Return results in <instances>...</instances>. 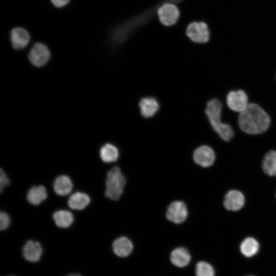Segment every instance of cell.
I'll return each instance as SVG.
<instances>
[{
  "label": "cell",
  "instance_id": "d6986e66",
  "mask_svg": "<svg viewBox=\"0 0 276 276\" xmlns=\"http://www.w3.org/2000/svg\"><path fill=\"white\" fill-rule=\"evenodd\" d=\"M52 217L55 225L62 228L69 227L74 221L73 214L66 210H60L55 212Z\"/></svg>",
  "mask_w": 276,
  "mask_h": 276
},
{
  "label": "cell",
  "instance_id": "9c48e42d",
  "mask_svg": "<svg viewBox=\"0 0 276 276\" xmlns=\"http://www.w3.org/2000/svg\"><path fill=\"white\" fill-rule=\"evenodd\" d=\"M215 155L213 150L208 146L197 148L193 153V159L196 164L202 167H208L214 163Z\"/></svg>",
  "mask_w": 276,
  "mask_h": 276
},
{
  "label": "cell",
  "instance_id": "277c9868",
  "mask_svg": "<svg viewBox=\"0 0 276 276\" xmlns=\"http://www.w3.org/2000/svg\"><path fill=\"white\" fill-rule=\"evenodd\" d=\"M186 34L192 41L198 43H205L210 38L208 25L203 21L190 22L186 27Z\"/></svg>",
  "mask_w": 276,
  "mask_h": 276
},
{
  "label": "cell",
  "instance_id": "7a4b0ae2",
  "mask_svg": "<svg viewBox=\"0 0 276 276\" xmlns=\"http://www.w3.org/2000/svg\"><path fill=\"white\" fill-rule=\"evenodd\" d=\"M221 103L217 99L209 101L206 105L205 113L213 129L220 137L225 141H228L234 136L232 127L223 124L220 121Z\"/></svg>",
  "mask_w": 276,
  "mask_h": 276
},
{
  "label": "cell",
  "instance_id": "8992f818",
  "mask_svg": "<svg viewBox=\"0 0 276 276\" xmlns=\"http://www.w3.org/2000/svg\"><path fill=\"white\" fill-rule=\"evenodd\" d=\"M50 58V52L49 48L41 42L34 43L28 54L30 62L37 67L44 65Z\"/></svg>",
  "mask_w": 276,
  "mask_h": 276
},
{
  "label": "cell",
  "instance_id": "cb8c5ba5",
  "mask_svg": "<svg viewBox=\"0 0 276 276\" xmlns=\"http://www.w3.org/2000/svg\"><path fill=\"white\" fill-rule=\"evenodd\" d=\"M10 223V218L9 215L4 211L0 212V229L4 231L8 228Z\"/></svg>",
  "mask_w": 276,
  "mask_h": 276
},
{
  "label": "cell",
  "instance_id": "5bb4252c",
  "mask_svg": "<svg viewBox=\"0 0 276 276\" xmlns=\"http://www.w3.org/2000/svg\"><path fill=\"white\" fill-rule=\"evenodd\" d=\"M244 201V197L241 192L231 190L225 195L223 204L227 210L236 211L243 207Z\"/></svg>",
  "mask_w": 276,
  "mask_h": 276
},
{
  "label": "cell",
  "instance_id": "83f0119b",
  "mask_svg": "<svg viewBox=\"0 0 276 276\" xmlns=\"http://www.w3.org/2000/svg\"><path fill=\"white\" fill-rule=\"evenodd\" d=\"M10 276H13V275H10Z\"/></svg>",
  "mask_w": 276,
  "mask_h": 276
},
{
  "label": "cell",
  "instance_id": "7c38bea8",
  "mask_svg": "<svg viewBox=\"0 0 276 276\" xmlns=\"http://www.w3.org/2000/svg\"><path fill=\"white\" fill-rule=\"evenodd\" d=\"M10 40L14 49L21 50L28 45L30 40V36L25 29L15 27L10 32Z\"/></svg>",
  "mask_w": 276,
  "mask_h": 276
},
{
  "label": "cell",
  "instance_id": "ffe728a7",
  "mask_svg": "<svg viewBox=\"0 0 276 276\" xmlns=\"http://www.w3.org/2000/svg\"><path fill=\"white\" fill-rule=\"evenodd\" d=\"M119 156L118 149L113 145L107 143L100 150V156L101 160L106 163L116 162Z\"/></svg>",
  "mask_w": 276,
  "mask_h": 276
},
{
  "label": "cell",
  "instance_id": "e0dca14e",
  "mask_svg": "<svg viewBox=\"0 0 276 276\" xmlns=\"http://www.w3.org/2000/svg\"><path fill=\"white\" fill-rule=\"evenodd\" d=\"M90 202L88 195L82 192H76L72 194L67 200L69 208L74 210H82Z\"/></svg>",
  "mask_w": 276,
  "mask_h": 276
},
{
  "label": "cell",
  "instance_id": "5b68a950",
  "mask_svg": "<svg viewBox=\"0 0 276 276\" xmlns=\"http://www.w3.org/2000/svg\"><path fill=\"white\" fill-rule=\"evenodd\" d=\"M157 15L163 25L170 27L178 21L180 17V11L175 5L167 3L158 8Z\"/></svg>",
  "mask_w": 276,
  "mask_h": 276
},
{
  "label": "cell",
  "instance_id": "4316f807",
  "mask_svg": "<svg viewBox=\"0 0 276 276\" xmlns=\"http://www.w3.org/2000/svg\"><path fill=\"white\" fill-rule=\"evenodd\" d=\"M67 276H81V275L79 274H71Z\"/></svg>",
  "mask_w": 276,
  "mask_h": 276
},
{
  "label": "cell",
  "instance_id": "d4e9b609",
  "mask_svg": "<svg viewBox=\"0 0 276 276\" xmlns=\"http://www.w3.org/2000/svg\"><path fill=\"white\" fill-rule=\"evenodd\" d=\"M0 171V192L2 193L4 189L10 183V181L8 175L2 168Z\"/></svg>",
  "mask_w": 276,
  "mask_h": 276
},
{
  "label": "cell",
  "instance_id": "30bf717a",
  "mask_svg": "<svg viewBox=\"0 0 276 276\" xmlns=\"http://www.w3.org/2000/svg\"><path fill=\"white\" fill-rule=\"evenodd\" d=\"M134 244L127 237L121 236L116 238L112 243V250L113 254L120 258L128 257L132 252Z\"/></svg>",
  "mask_w": 276,
  "mask_h": 276
},
{
  "label": "cell",
  "instance_id": "3957f363",
  "mask_svg": "<svg viewBox=\"0 0 276 276\" xmlns=\"http://www.w3.org/2000/svg\"><path fill=\"white\" fill-rule=\"evenodd\" d=\"M126 183V178L120 168L113 167L106 175L105 196L112 200H118L124 191Z\"/></svg>",
  "mask_w": 276,
  "mask_h": 276
},
{
  "label": "cell",
  "instance_id": "9a60e30c",
  "mask_svg": "<svg viewBox=\"0 0 276 276\" xmlns=\"http://www.w3.org/2000/svg\"><path fill=\"white\" fill-rule=\"evenodd\" d=\"M53 186L55 193L63 196L71 192L73 188V183L68 176L60 175L54 179Z\"/></svg>",
  "mask_w": 276,
  "mask_h": 276
},
{
  "label": "cell",
  "instance_id": "484cf974",
  "mask_svg": "<svg viewBox=\"0 0 276 276\" xmlns=\"http://www.w3.org/2000/svg\"><path fill=\"white\" fill-rule=\"evenodd\" d=\"M52 4L56 8H62L67 5L70 0H50Z\"/></svg>",
  "mask_w": 276,
  "mask_h": 276
},
{
  "label": "cell",
  "instance_id": "2e32d148",
  "mask_svg": "<svg viewBox=\"0 0 276 276\" xmlns=\"http://www.w3.org/2000/svg\"><path fill=\"white\" fill-rule=\"evenodd\" d=\"M48 197L45 188L42 185L34 186L27 192L26 199L32 205H37L44 201Z\"/></svg>",
  "mask_w": 276,
  "mask_h": 276
},
{
  "label": "cell",
  "instance_id": "44dd1931",
  "mask_svg": "<svg viewBox=\"0 0 276 276\" xmlns=\"http://www.w3.org/2000/svg\"><path fill=\"white\" fill-rule=\"evenodd\" d=\"M259 248V244L258 241L251 237L245 239L240 245L241 253L247 257H251L256 255Z\"/></svg>",
  "mask_w": 276,
  "mask_h": 276
},
{
  "label": "cell",
  "instance_id": "8fae6325",
  "mask_svg": "<svg viewBox=\"0 0 276 276\" xmlns=\"http://www.w3.org/2000/svg\"><path fill=\"white\" fill-rule=\"evenodd\" d=\"M192 260L189 250L185 247L178 246L170 252V260L172 264L178 268L187 266Z\"/></svg>",
  "mask_w": 276,
  "mask_h": 276
},
{
  "label": "cell",
  "instance_id": "603a6c76",
  "mask_svg": "<svg viewBox=\"0 0 276 276\" xmlns=\"http://www.w3.org/2000/svg\"><path fill=\"white\" fill-rule=\"evenodd\" d=\"M215 270L209 263L201 260L195 265L196 276H215Z\"/></svg>",
  "mask_w": 276,
  "mask_h": 276
},
{
  "label": "cell",
  "instance_id": "52a82bcc",
  "mask_svg": "<svg viewBox=\"0 0 276 276\" xmlns=\"http://www.w3.org/2000/svg\"><path fill=\"white\" fill-rule=\"evenodd\" d=\"M166 216L168 220L174 223H181L188 216L187 207L183 201H174L168 206Z\"/></svg>",
  "mask_w": 276,
  "mask_h": 276
},
{
  "label": "cell",
  "instance_id": "ba28073f",
  "mask_svg": "<svg viewBox=\"0 0 276 276\" xmlns=\"http://www.w3.org/2000/svg\"><path fill=\"white\" fill-rule=\"evenodd\" d=\"M248 98L246 94L242 90L232 91L226 97L228 107L235 111L241 112L247 106Z\"/></svg>",
  "mask_w": 276,
  "mask_h": 276
},
{
  "label": "cell",
  "instance_id": "ac0fdd59",
  "mask_svg": "<svg viewBox=\"0 0 276 276\" xmlns=\"http://www.w3.org/2000/svg\"><path fill=\"white\" fill-rule=\"evenodd\" d=\"M141 115L146 118L153 116L159 108L157 101L153 97H146L142 99L139 103Z\"/></svg>",
  "mask_w": 276,
  "mask_h": 276
},
{
  "label": "cell",
  "instance_id": "6da1fadb",
  "mask_svg": "<svg viewBox=\"0 0 276 276\" xmlns=\"http://www.w3.org/2000/svg\"><path fill=\"white\" fill-rule=\"evenodd\" d=\"M238 122L242 131L255 134L267 130L270 125V119L268 114L258 105L250 103L240 112Z\"/></svg>",
  "mask_w": 276,
  "mask_h": 276
},
{
  "label": "cell",
  "instance_id": "4fadbf2b",
  "mask_svg": "<svg viewBox=\"0 0 276 276\" xmlns=\"http://www.w3.org/2000/svg\"><path fill=\"white\" fill-rule=\"evenodd\" d=\"M42 253L39 242L32 240L26 242L22 248V255L26 260L31 262L38 261Z\"/></svg>",
  "mask_w": 276,
  "mask_h": 276
},
{
  "label": "cell",
  "instance_id": "7402d4cb",
  "mask_svg": "<svg viewBox=\"0 0 276 276\" xmlns=\"http://www.w3.org/2000/svg\"><path fill=\"white\" fill-rule=\"evenodd\" d=\"M262 168L267 175H276V151H270L265 155L262 163Z\"/></svg>",
  "mask_w": 276,
  "mask_h": 276
}]
</instances>
